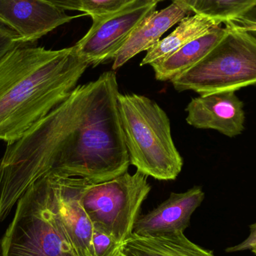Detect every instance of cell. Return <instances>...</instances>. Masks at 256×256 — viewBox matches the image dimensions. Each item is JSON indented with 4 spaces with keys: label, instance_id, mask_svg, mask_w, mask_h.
Returning a JSON list of instances; mask_svg holds the SVG:
<instances>
[{
    "label": "cell",
    "instance_id": "cell-21",
    "mask_svg": "<svg viewBox=\"0 0 256 256\" xmlns=\"http://www.w3.org/2000/svg\"><path fill=\"white\" fill-rule=\"evenodd\" d=\"M250 233L249 237L240 244L227 248L226 252H242V251L252 250L256 248V222L250 226Z\"/></svg>",
    "mask_w": 256,
    "mask_h": 256
},
{
    "label": "cell",
    "instance_id": "cell-14",
    "mask_svg": "<svg viewBox=\"0 0 256 256\" xmlns=\"http://www.w3.org/2000/svg\"><path fill=\"white\" fill-rule=\"evenodd\" d=\"M228 32V26L224 24L216 27L213 31L198 38L182 46L171 56L152 64L155 78L159 81H171L198 64L204 58Z\"/></svg>",
    "mask_w": 256,
    "mask_h": 256
},
{
    "label": "cell",
    "instance_id": "cell-23",
    "mask_svg": "<svg viewBox=\"0 0 256 256\" xmlns=\"http://www.w3.org/2000/svg\"><path fill=\"white\" fill-rule=\"evenodd\" d=\"M177 1L182 2L185 3L189 7V4L192 3L194 0H177Z\"/></svg>",
    "mask_w": 256,
    "mask_h": 256
},
{
    "label": "cell",
    "instance_id": "cell-25",
    "mask_svg": "<svg viewBox=\"0 0 256 256\" xmlns=\"http://www.w3.org/2000/svg\"><path fill=\"white\" fill-rule=\"evenodd\" d=\"M251 251H252V252L256 255V248H254V249H252Z\"/></svg>",
    "mask_w": 256,
    "mask_h": 256
},
{
    "label": "cell",
    "instance_id": "cell-24",
    "mask_svg": "<svg viewBox=\"0 0 256 256\" xmlns=\"http://www.w3.org/2000/svg\"><path fill=\"white\" fill-rule=\"evenodd\" d=\"M248 32L252 36V37L255 38L256 39V30H252V31H248Z\"/></svg>",
    "mask_w": 256,
    "mask_h": 256
},
{
    "label": "cell",
    "instance_id": "cell-22",
    "mask_svg": "<svg viewBox=\"0 0 256 256\" xmlns=\"http://www.w3.org/2000/svg\"><path fill=\"white\" fill-rule=\"evenodd\" d=\"M63 10H79V0H44Z\"/></svg>",
    "mask_w": 256,
    "mask_h": 256
},
{
    "label": "cell",
    "instance_id": "cell-11",
    "mask_svg": "<svg viewBox=\"0 0 256 256\" xmlns=\"http://www.w3.org/2000/svg\"><path fill=\"white\" fill-rule=\"evenodd\" d=\"M204 192L201 186H194L184 192H171L164 202L146 214L138 216L132 234L156 236L184 232L190 226L191 216L201 206Z\"/></svg>",
    "mask_w": 256,
    "mask_h": 256
},
{
    "label": "cell",
    "instance_id": "cell-12",
    "mask_svg": "<svg viewBox=\"0 0 256 256\" xmlns=\"http://www.w3.org/2000/svg\"><path fill=\"white\" fill-rule=\"evenodd\" d=\"M185 3L172 0L168 7L154 10L136 28L124 46L116 55L112 70L122 67L128 61L154 46L166 32L192 14Z\"/></svg>",
    "mask_w": 256,
    "mask_h": 256
},
{
    "label": "cell",
    "instance_id": "cell-7",
    "mask_svg": "<svg viewBox=\"0 0 256 256\" xmlns=\"http://www.w3.org/2000/svg\"><path fill=\"white\" fill-rule=\"evenodd\" d=\"M158 3L156 0H136L114 14L92 19L88 32L74 46L76 54L93 67L114 61L136 28L156 10Z\"/></svg>",
    "mask_w": 256,
    "mask_h": 256
},
{
    "label": "cell",
    "instance_id": "cell-5",
    "mask_svg": "<svg viewBox=\"0 0 256 256\" xmlns=\"http://www.w3.org/2000/svg\"><path fill=\"white\" fill-rule=\"evenodd\" d=\"M220 43L198 64L170 82L178 92L200 96L256 85V39L228 24Z\"/></svg>",
    "mask_w": 256,
    "mask_h": 256
},
{
    "label": "cell",
    "instance_id": "cell-17",
    "mask_svg": "<svg viewBox=\"0 0 256 256\" xmlns=\"http://www.w3.org/2000/svg\"><path fill=\"white\" fill-rule=\"evenodd\" d=\"M136 0H79L80 12L92 19L104 18L117 13Z\"/></svg>",
    "mask_w": 256,
    "mask_h": 256
},
{
    "label": "cell",
    "instance_id": "cell-8",
    "mask_svg": "<svg viewBox=\"0 0 256 256\" xmlns=\"http://www.w3.org/2000/svg\"><path fill=\"white\" fill-rule=\"evenodd\" d=\"M51 200L66 234L79 256H93L92 222L82 204V194L90 180L80 178L46 174Z\"/></svg>",
    "mask_w": 256,
    "mask_h": 256
},
{
    "label": "cell",
    "instance_id": "cell-1",
    "mask_svg": "<svg viewBox=\"0 0 256 256\" xmlns=\"http://www.w3.org/2000/svg\"><path fill=\"white\" fill-rule=\"evenodd\" d=\"M116 74L78 85L66 100L8 144L0 161V222L37 179L56 174L100 183L128 171Z\"/></svg>",
    "mask_w": 256,
    "mask_h": 256
},
{
    "label": "cell",
    "instance_id": "cell-19",
    "mask_svg": "<svg viewBox=\"0 0 256 256\" xmlns=\"http://www.w3.org/2000/svg\"><path fill=\"white\" fill-rule=\"evenodd\" d=\"M24 44L19 34L0 18V61L10 51Z\"/></svg>",
    "mask_w": 256,
    "mask_h": 256
},
{
    "label": "cell",
    "instance_id": "cell-9",
    "mask_svg": "<svg viewBox=\"0 0 256 256\" xmlns=\"http://www.w3.org/2000/svg\"><path fill=\"white\" fill-rule=\"evenodd\" d=\"M84 15L68 14L44 0H0V18L27 45L34 44L58 27Z\"/></svg>",
    "mask_w": 256,
    "mask_h": 256
},
{
    "label": "cell",
    "instance_id": "cell-18",
    "mask_svg": "<svg viewBox=\"0 0 256 256\" xmlns=\"http://www.w3.org/2000/svg\"><path fill=\"white\" fill-rule=\"evenodd\" d=\"M93 256H116L121 245L114 238L102 230H93Z\"/></svg>",
    "mask_w": 256,
    "mask_h": 256
},
{
    "label": "cell",
    "instance_id": "cell-13",
    "mask_svg": "<svg viewBox=\"0 0 256 256\" xmlns=\"http://www.w3.org/2000/svg\"><path fill=\"white\" fill-rule=\"evenodd\" d=\"M116 256H215L190 240L184 232L156 236L132 234L118 249Z\"/></svg>",
    "mask_w": 256,
    "mask_h": 256
},
{
    "label": "cell",
    "instance_id": "cell-16",
    "mask_svg": "<svg viewBox=\"0 0 256 256\" xmlns=\"http://www.w3.org/2000/svg\"><path fill=\"white\" fill-rule=\"evenodd\" d=\"M256 6V0H194L189 4L192 13L204 15L220 24L234 20Z\"/></svg>",
    "mask_w": 256,
    "mask_h": 256
},
{
    "label": "cell",
    "instance_id": "cell-10",
    "mask_svg": "<svg viewBox=\"0 0 256 256\" xmlns=\"http://www.w3.org/2000/svg\"><path fill=\"white\" fill-rule=\"evenodd\" d=\"M186 121L198 129H212L228 137L244 130V103L236 92H220L194 98L186 108Z\"/></svg>",
    "mask_w": 256,
    "mask_h": 256
},
{
    "label": "cell",
    "instance_id": "cell-6",
    "mask_svg": "<svg viewBox=\"0 0 256 256\" xmlns=\"http://www.w3.org/2000/svg\"><path fill=\"white\" fill-rule=\"evenodd\" d=\"M150 190L147 176L137 170L127 171L106 182H88L82 191V204L93 227L122 245L132 236Z\"/></svg>",
    "mask_w": 256,
    "mask_h": 256
},
{
    "label": "cell",
    "instance_id": "cell-20",
    "mask_svg": "<svg viewBox=\"0 0 256 256\" xmlns=\"http://www.w3.org/2000/svg\"><path fill=\"white\" fill-rule=\"evenodd\" d=\"M226 24H228L234 28L242 31L256 30V6L246 14Z\"/></svg>",
    "mask_w": 256,
    "mask_h": 256
},
{
    "label": "cell",
    "instance_id": "cell-15",
    "mask_svg": "<svg viewBox=\"0 0 256 256\" xmlns=\"http://www.w3.org/2000/svg\"><path fill=\"white\" fill-rule=\"evenodd\" d=\"M221 24L198 14L186 16L178 22L174 31L147 51L140 66H152L166 60L186 44L213 31Z\"/></svg>",
    "mask_w": 256,
    "mask_h": 256
},
{
    "label": "cell",
    "instance_id": "cell-4",
    "mask_svg": "<svg viewBox=\"0 0 256 256\" xmlns=\"http://www.w3.org/2000/svg\"><path fill=\"white\" fill-rule=\"evenodd\" d=\"M0 256H79L58 219L44 176L18 200L0 240Z\"/></svg>",
    "mask_w": 256,
    "mask_h": 256
},
{
    "label": "cell",
    "instance_id": "cell-3",
    "mask_svg": "<svg viewBox=\"0 0 256 256\" xmlns=\"http://www.w3.org/2000/svg\"><path fill=\"white\" fill-rule=\"evenodd\" d=\"M118 108L131 165L156 180H176L184 160L165 111L154 100L134 93H120Z\"/></svg>",
    "mask_w": 256,
    "mask_h": 256
},
{
    "label": "cell",
    "instance_id": "cell-26",
    "mask_svg": "<svg viewBox=\"0 0 256 256\" xmlns=\"http://www.w3.org/2000/svg\"><path fill=\"white\" fill-rule=\"evenodd\" d=\"M156 1H158V2H162V1H164V0H156Z\"/></svg>",
    "mask_w": 256,
    "mask_h": 256
},
{
    "label": "cell",
    "instance_id": "cell-2",
    "mask_svg": "<svg viewBox=\"0 0 256 256\" xmlns=\"http://www.w3.org/2000/svg\"><path fill=\"white\" fill-rule=\"evenodd\" d=\"M90 64L74 46H18L0 61V140L12 144L67 98Z\"/></svg>",
    "mask_w": 256,
    "mask_h": 256
}]
</instances>
